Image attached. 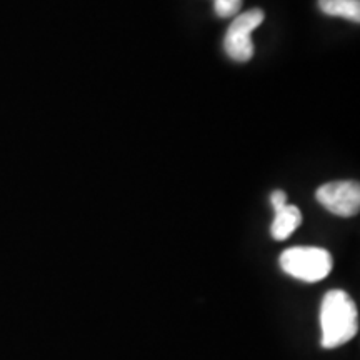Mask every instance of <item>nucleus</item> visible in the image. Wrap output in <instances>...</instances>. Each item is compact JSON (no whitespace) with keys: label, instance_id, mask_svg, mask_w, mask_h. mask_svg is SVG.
I'll return each instance as SVG.
<instances>
[{"label":"nucleus","instance_id":"nucleus-4","mask_svg":"<svg viewBox=\"0 0 360 360\" xmlns=\"http://www.w3.org/2000/svg\"><path fill=\"white\" fill-rule=\"evenodd\" d=\"M317 202L339 217H354L360 210V186L354 180L328 182L315 192Z\"/></svg>","mask_w":360,"mask_h":360},{"label":"nucleus","instance_id":"nucleus-3","mask_svg":"<svg viewBox=\"0 0 360 360\" xmlns=\"http://www.w3.org/2000/svg\"><path fill=\"white\" fill-rule=\"evenodd\" d=\"M264 17L260 8H250L233 19L224 39V49L232 60L247 62L254 57L252 32L262 24Z\"/></svg>","mask_w":360,"mask_h":360},{"label":"nucleus","instance_id":"nucleus-1","mask_svg":"<svg viewBox=\"0 0 360 360\" xmlns=\"http://www.w3.org/2000/svg\"><path fill=\"white\" fill-rule=\"evenodd\" d=\"M322 347L335 349L347 344L359 332L357 305L347 292L330 290L321 305Z\"/></svg>","mask_w":360,"mask_h":360},{"label":"nucleus","instance_id":"nucleus-8","mask_svg":"<svg viewBox=\"0 0 360 360\" xmlns=\"http://www.w3.org/2000/svg\"><path fill=\"white\" fill-rule=\"evenodd\" d=\"M270 204H272L274 210L282 209L283 205H287V193L283 191H276L270 195Z\"/></svg>","mask_w":360,"mask_h":360},{"label":"nucleus","instance_id":"nucleus-2","mask_svg":"<svg viewBox=\"0 0 360 360\" xmlns=\"http://www.w3.org/2000/svg\"><path fill=\"white\" fill-rule=\"evenodd\" d=\"M281 267L297 281L319 282L330 274L332 255L321 247H292L281 255Z\"/></svg>","mask_w":360,"mask_h":360},{"label":"nucleus","instance_id":"nucleus-5","mask_svg":"<svg viewBox=\"0 0 360 360\" xmlns=\"http://www.w3.org/2000/svg\"><path fill=\"white\" fill-rule=\"evenodd\" d=\"M302 224V212L297 209L295 205H283L282 209L276 210V217H274L270 233L276 240H285L294 233L299 225Z\"/></svg>","mask_w":360,"mask_h":360},{"label":"nucleus","instance_id":"nucleus-6","mask_svg":"<svg viewBox=\"0 0 360 360\" xmlns=\"http://www.w3.org/2000/svg\"><path fill=\"white\" fill-rule=\"evenodd\" d=\"M319 7L330 17H344L352 22L360 20V0H319Z\"/></svg>","mask_w":360,"mask_h":360},{"label":"nucleus","instance_id":"nucleus-7","mask_svg":"<svg viewBox=\"0 0 360 360\" xmlns=\"http://www.w3.org/2000/svg\"><path fill=\"white\" fill-rule=\"evenodd\" d=\"M242 7V0H215L214 8L220 19H231L237 15Z\"/></svg>","mask_w":360,"mask_h":360}]
</instances>
